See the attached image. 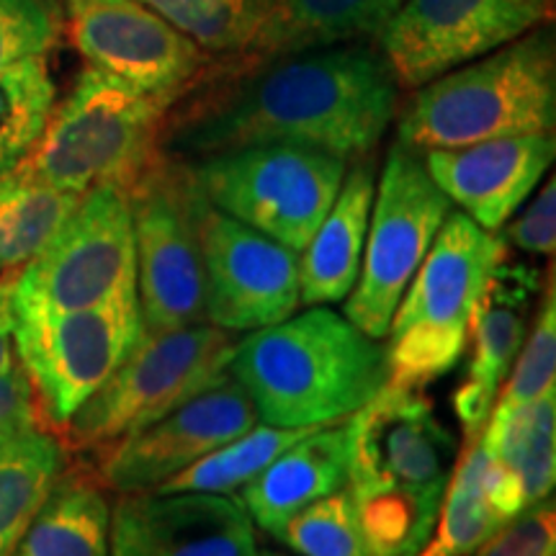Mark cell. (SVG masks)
<instances>
[{
  "label": "cell",
  "mask_w": 556,
  "mask_h": 556,
  "mask_svg": "<svg viewBox=\"0 0 556 556\" xmlns=\"http://www.w3.org/2000/svg\"><path fill=\"white\" fill-rule=\"evenodd\" d=\"M400 106V83L379 47L345 45L208 62L165 114L160 152L193 160L255 144H302L351 160L377 150Z\"/></svg>",
  "instance_id": "obj_1"
},
{
  "label": "cell",
  "mask_w": 556,
  "mask_h": 556,
  "mask_svg": "<svg viewBox=\"0 0 556 556\" xmlns=\"http://www.w3.org/2000/svg\"><path fill=\"white\" fill-rule=\"evenodd\" d=\"M229 377L266 426L325 428L389 384L387 345L330 307H309L238 340Z\"/></svg>",
  "instance_id": "obj_2"
},
{
  "label": "cell",
  "mask_w": 556,
  "mask_h": 556,
  "mask_svg": "<svg viewBox=\"0 0 556 556\" xmlns=\"http://www.w3.org/2000/svg\"><path fill=\"white\" fill-rule=\"evenodd\" d=\"M554 122V34L536 29L417 88L400 116L397 142L417 152L467 148L552 135Z\"/></svg>",
  "instance_id": "obj_3"
},
{
  "label": "cell",
  "mask_w": 556,
  "mask_h": 556,
  "mask_svg": "<svg viewBox=\"0 0 556 556\" xmlns=\"http://www.w3.org/2000/svg\"><path fill=\"white\" fill-rule=\"evenodd\" d=\"M170 103L86 67L21 168L60 191L114 186L129 193L157 163Z\"/></svg>",
  "instance_id": "obj_4"
},
{
  "label": "cell",
  "mask_w": 556,
  "mask_h": 556,
  "mask_svg": "<svg viewBox=\"0 0 556 556\" xmlns=\"http://www.w3.org/2000/svg\"><path fill=\"white\" fill-rule=\"evenodd\" d=\"M505 258L497 232L448 212L389 323V384L422 389L462 361L479 299Z\"/></svg>",
  "instance_id": "obj_5"
},
{
  "label": "cell",
  "mask_w": 556,
  "mask_h": 556,
  "mask_svg": "<svg viewBox=\"0 0 556 556\" xmlns=\"http://www.w3.org/2000/svg\"><path fill=\"white\" fill-rule=\"evenodd\" d=\"M235 343L238 338L232 332L208 323L155 336L142 332L119 368L62 428L67 443L99 456L148 428L193 394L229 377Z\"/></svg>",
  "instance_id": "obj_6"
},
{
  "label": "cell",
  "mask_w": 556,
  "mask_h": 556,
  "mask_svg": "<svg viewBox=\"0 0 556 556\" xmlns=\"http://www.w3.org/2000/svg\"><path fill=\"white\" fill-rule=\"evenodd\" d=\"M189 165L214 208L302 253L338 197L348 160L302 144H255Z\"/></svg>",
  "instance_id": "obj_7"
},
{
  "label": "cell",
  "mask_w": 556,
  "mask_h": 556,
  "mask_svg": "<svg viewBox=\"0 0 556 556\" xmlns=\"http://www.w3.org/2000/svg\"><path fill=\"white\" fill-rule=\"evenodd\" d=\"M137 299L148 336L206 323L199 219L206 204L189 163L160 155L129 193Z\"/></svg>",
  "instance_id": "obj_8"
},
{
  "label": "cell",
  "mask_w": 556,
  "mask_h": 556,
  "mask_svg": "<svg viewBox=\"0 0 556 556\" xmlns=\"http://www.w3.org/2000/svg\"><path fill=\"white\" fill-rule=\"evenodd\" d=\"M451 201L435 186L422 152L394 142L374 191L358 281L345 299V319L384 340L400 299L448 217Z\"/></svg>",
  "instance_id": "obj_9"
},
{
  "label": "cell",
  "mask_w": 556,
  "mask_h": 556,
  "mask_svg": "<svg viewBox=\"0 0 556 556\" xmlns=\"http://www.w3.org/2000/svg\"><path fill=\"white\" fill-rule=\"evenodd\" d=\"M137 296L135 222L114 186L83 193L75 212L13 287V307L75 312Z\"/></svg>",
  "instance_id": "obj_10"
},
{
  "label": "cell",
  "mask_w": 556,
  "mask_h": 556,
  "mask_svg": "<svg viewBox=\"0 0 556 556\" xmlns=\"http://www.w3.org/2000/svg\"><path fill=\"white\" fill-rule=\"evenodd\" d=\"M142 332L137 296L75 312L13 307V348L41 417L65 428L129 356Z\"/></svg>",
  "instance_id": "obj_11"
},
{
  "label": "cell",
  "mask_w": 556,
  "mask_h": 556,
  "mask_svg": "<svg viewBox=\"0 0 556 556\" xmlns=\"http://www.w3.org/2000/svg\"><path fill=\"white\" fill-rule=\"evenodd\" d=\"M552 0H405L377 39L394 78L420 88L552 18Z\"/></svg>",
  "instance_id": "obj_12"
},
{
  "label": "cell",
  "mask_w": 556,
  "mask_h": 556,
  "mask_svg": "<svg viewBox=\"0 0 556 556\" xmlns=\"http://www.w3.org/2000/svg\"><path fill=\"white\" fill-rule=\"evenodd\" d=\"M199 242L208 325L240 336L283 323L299 309L294 250L227 217L208 201L201 208Z\"/></svg>",
  "instance_id": "obj_13"
},
{
  "label": "cell",
  "mask_w": 556,
  "mask_h": 556,
  "mask_svg": "<svg viewBox=\"0 0 556 556\" xmlns=\"http://www.w3.org/2000/svg\"><path fill=\"white\" fill-rule=\"evenodd\" d=\"M70 34L90 67L176 103L208 65L206 52L139 0H67Z\"/></svg>",
  "instance_id": "obj_14"
},
{
  "label": "cell",
  "mask_w": 556,
  "mask_h": 556,
  "mask_svg": "<svg viewBox=\"0 0 556 556\" xmlns=\"http://www.w3.org/2000/svg\"><path fill=\"white\" fill-rule=\"evenodd\" d=\"M261 422L248 392L225 377L99 454V482L116 495L152 492Z\"/></svg>",
  "instance_id": "obj_15"
},
{
  "label": "cell",
  "mask_w": 556,
  "mask_h": 556,
  "mask_svg": "<svg viewBox=\"0 0 556 556\" xmlns=\"http://www.w3.org/2000/svg\"><path fill=\"white\" fill-rule=\"evenodd\" d=\"M456 454L422 389L387 384L348 417V482L448 484Z\"/></svg>",
  "instance_id": "obj_16"
},
{
  "label": "cell",
  "mask_w": 556,
  "mask_h": 556,
  "mask_svg": "<svg viewBox=\"0 0 556 556\" xmlns=\"http://www.w3.org/2000/svg\"><path fill=\"white\" fill-rule=\"evenodd\" d=\"M255 523L232 495L135 492L111 507V556H258Z\"/></svg>",
  "instance_id": "obj_17"
},
{
  "label": "cell",
  "mask_w": 556,
  "mask_h": 556,
  "mask_svg": "<svg viewBox=\"0 0 556 556\" xmlns=\"http://www.w3.org/2000/svg\"><path fill=\"white\" fill-rule=\"evenodd\" d=\"M541 287L539 268L505 258L479 299L469 328V366L454 394V413L467 446L482 435L500 389L526 343L533 299Z\"/></svg>",
  "instance_id": "obj_18"
},
{
  "label": "cell",
  "mask_w": 556,
  "mask_h": 556,
  "mask_svg": "<svg viewBox=\"0 0 556 556\" xmlns=\"http://www.w3.org/2000/svg\"><path fill=\"white\" fill-rule=\"evenodd\" d=\"M554 135H520L467 148L426 150V168L471 222L500 232L552 168Z\"/></svg>",
  "instance_id": "obj_19"
},
{
  "label": "cell",
  "mask_w": 556,
  "mask_h": 556,
  "mask_svg": "<svg viewBox=\"0 0 556 556\" xmlns=\"http://www.w3.org/2000/svg\"><path fill=\"white\" fill-rule=\"evenodd\" d=\"M348 484V420L309 430L281 451L253 482L240 490V503L253 523L281 539L296 513Z\"/></svg>",
  "instance_id": "obj_20"
},
{
  "label": "cell",
  "mask_w": 556,
  "mask_h": 556,
  "mask_svg": "<svg viewBox=\"0 0 556 556\" xmlns=\"http://www.w3.org/2000/svg\"><path fill=\"white\" fill-rule=\"evenodd\" d=\"M377 168L371 157L353 160L330 212L299 253V299L307 307L345 302L358 281L371 217Z\"/></svg>",
  "instance_id": "obj_21"
},
{
  "label": "cell",
  "mask_w": 556,
  "mask_h": 556,
  "mask_svg": "<svg viewBox=\"0 0 556 556\" xmlns=\"http://www.w3.org/2000/svg\"><path fill=\"white\" fill-rule=\"evenodd\" d=\"M377 31V0H248L245 39L232 58H287Z\"/></svg>",
  "instance_id": "obj_22"
},
{
  "label": "cell",
  "mask_w": 556,
  "mask_h": 556,
  "mask_svg": "<svg viewBox=\"0 0 556 556\" xmlns=\"http://www.w3.org/2000/svg\"><path fill=\"white\" fill-rule=\"evenodd\" d=\"M111 505L99 479L62 471L13 556H111Z\"/></svg>",
  "instance_id": "obj_23"
},
{
  "label": "cell",
  "mask_w": 556,
  "mask_h": 556,
  "mask_svg": "<svg viewBox=\"0 0 556 556\" xmlns=\"http://www.w3.org/2000/svg\"><path fill=\"white\" fill-rule=\"evenodd\" d=\"M353 516L371 556H417L441 516L448 484L348 482Z\"/></svg>",
  "instance_id": "obj_24"
},
{
  "label": "cell",
  "mask_w": 556,
  "mask_h": 556,
  "mask_svg": "<svg viewBox=\"0 0 556 556\" xmlns=\"http://www.w3.org/2000/svg\"><path fill=\"white\" fill-rule=\"evenodd\" d=\"M67 446L45 428L0 441V556H13L62 471Z\"/></svg>",
  "instance_id": "obj_25"
},
{
  "label": "cell",
  "mask_w": 556,
  "mask_h": 556,
  "mask_svg": "<svg viewBox=\"0 0 556 556\" xmlns=\"http://www.w3.org/2000/svg\"><path fill=\"white\" fill-rule=\"evenodd\" d=\"M78 201V193L54 189L21 165L0 176V278H18L50 245Z\"/></svg>",
  "instance_id": "obj_26"
},
{
  "label": "cell",
  "mask_w": 556,
  "mask_h": 556,
  "mask_svg": "<svg viewBox=\"0 0 556 556\" xmlns=\"http://www.w3.org/2000/svg\"><path fill=\"white\" fill-rule=\"evenodd\" d=\"M482 443L518 477L526 507L552 497L556 479V392L505 417H490Z\"/></svg>",
  "instance_id": "obj_27"
},
{
  "label": "cell",
  "mask_w": 556,
  "mask_h": 556,
  "mask_svg": "<svg viewBox=\"0 0 556 556\" xmlns=\"http://www.w3.org/2000/svg\"><path fill=\"white\" fill-rule=\"evenodd\" d=\"M486 448L482 438L469 443L451 471L441 516L428 544L417 556H471L486 539L507 523V518L490 503L482 490Z\"/></svg>",
  "instance_id": "obj_28"
},
{
  "label": "cell",
  "mask_w": 556,
  "mask_h": 556,
  "mask_svg": "<svg viewBox=\"0 0 556 556\" xmlns=\"http://www.w3.org/2000/svg\"><path fill=\"white\" fill-rule=\"evenodd\" d=\"M54 88L47 54L0 70V176L16 170L50 122Z\"/></svg>",
  "instance_id": "obj_29"
},
{
  "label": "cell",
  "mask_w": 556,
  "mask_h": 556,
  "mask_svg": "<svg viewBox=\"0 0 556 556\" xmlns=\"http://www.w3.org/2000/svg\"><path fill=\"white\" fill-rule=\"evenodd\" d=\"M315 428H276L258 422L232 441L206 454L170 482L152 492H208V495H235L253 482L274 458L291 443Z\"/></svg>",
  "instance_id": "obj_30"
},
{
  "label": "cell",
  "mask_w": 556,
  "mask_h": 556,
  "mask_svg": "<svg viewBox=\"0 0 556 556\" xmlns=\"http://www.w3.org/2000/svg\"><path fill=\"white\" fill-rule=\"evenodd\" d=\"M552 392H556V291L554 268H548L546 287L541 289L536 323L528 328L526 343L507 374L505 389H500L490 417H505L513 409L531 405Z\"/></svg>",
  "instance_id": "obj_31"
},
{
  "label": "cell",
  "mask_w": 556,
  "mask_h": 556,
  "mask_svg": "<svg viewBox=\"0 0 556 556\" xmlns=\"http://www.w3.org/2000/svg\"><path fill=\"white\" fill-rule=\"evenodd\" d=\"M165 18L173 29L186 34L206 54L240 52L245 39L248 0H139Z\"/></svg>",
  "instance_id": "obj_32"
},
{
  "label": "cell",
  "mask_w": 556,
  "mask_h": 556,
  "mask_svg": "<svg viewBox=\"0 0 556 556\" xmlns=\"http://www.w3.org/2000/svg\"><path fill=\"white\" fill-rule=\"evenodd\" d=\"M281 541L302 556H371L345 486L296 513L283 528Z\"/></svg>",
  "instance_id": "obj_33"
},
{
  "label": "cell",
  "mask_w": 556,
  "mask_h": 556,
  "mask_svg": "<svg viewBox=\"0 0 556 556\" xmlns=\"http://www.w3.org/2000/svg\"><path fill=\"white\" fill-rule=\"evenodd\" d=\"M58 21L45 0H0V70L50 52Z\"/></svg>",
  "instance_id": "obj_34"
},
{
  "label": "cell",
  "mask_w": 556,
  "mask_h": 556,
  "mask_svg": "<svg viewBox=\"0 0 556 556\" xmlns=\"http://www.w3.org/2000/svg\"><path fill=\"white\" fill-rule=\"evenodd\" d=\"M471 556H556L554 497L528 505Z\"/></svg>",
  "instance_id": "obj_35"
},
{
  "label": "cell",
  "mask_w": 556,
  "mask_h": 556,
  "mask_svg": "<svg viewBox=\"0 0 556 556\" xmlns=\"http://www.w3.org/2000/svg\"><path fill=\"white\" fill-rule=\"evenodd\" d=\"M505 242L516 245L523 253L546 255L554 258L556 250V184L548 178V184L539 191V197L526 206L516 222L505 227Z\"/></svg>",
  "instance_id": "obj_36"
},
{
  "label": "cell",
  "mask_w": 556,
  "mask_h": 556,
  "mask_svg": "<svg viewBox=\"0 0 556 556\" xmlns=\"http://www.w3.org/2000/svg\"><path fill=\"white\" fill-rule=\"evenodd\" d=\"M41 428V413L24 366L13 364L0 374V441Z\"/></svg>",
  "instance_id": "obj_37"
},
{
  "label": "cell",
  "mask_w": 556,
  "mask_h": 556,
  "mask_svg": "<svg viewBox=\"0 0 556 556\" xmlns=\"http://www.w3.org/2000/svg\"><path fill=\"white\" fill-rule=\"evenodd\" d=\"M13 287L16 278H0V330H13Z\"/></svg>",
  "instance_id": "obj_38"
},
{
  "label": "cell",
  "mask_w": 556,
  "mask_h": 556,
  "mask_svg": "<svg viewBox=\"0 0 556 556\" xmlns=\"http://www.w3.org/2000/svg\"><path fill=\"white\" fill-rule=\"evenodd\" d=\"M16 361L18 358H16V348H13L11 330H0V374L9 371Z\"/></svg>",
  "instance_id": "obj_39"
},
{
  "label": "cell",
  "mask_w": 556,
  "mask_h": 556,
  "mask_svg": "<svg viewBox=\"0 0 556 556\" xmlns=\"http://www.w3.org/2000/svg\"><path fill=\"white\" fill-rule=\"evenodd\" d=\"M405 3V0H377V21H379V29L384 26V21L392 16L394 11L400 9V5ZM379 34V31H377Z\"/></svg>",
  "instance_id": "obj_40"
},
{
  "label": "cell",
  "mask_w": 556,
  "mask_h": 556,
  "mask_svg": "<svg viewBox=\"0 0 556 556\" xmlns=\"http://www.w3.org/2000/svg\"><path fill=\"white\" fill-rule=\"evenodd\" d=\"M258 556H283V554H276V552H268V548H266V552H258Z\"/></svg>",
  "instance_id": "obj_41"
}]
</instances>
